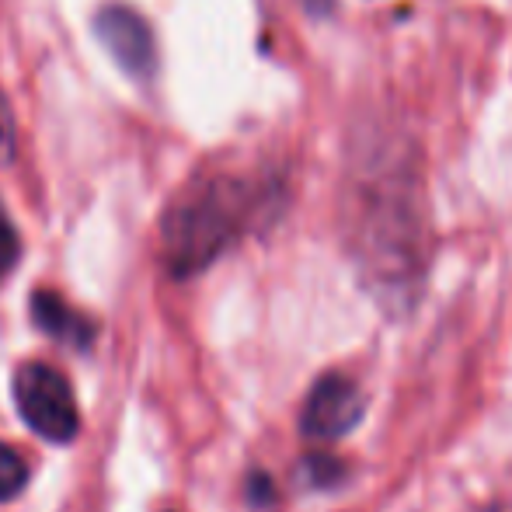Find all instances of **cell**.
Wrapping results in <instances>:
<instances>
[{
	"mask_svg": "<svg viewBox=\"0 0 512 512\" xmlns=\"http://www.w3.org/2000/svg\"><path fill=\"white\" fill-rule=\"evenodd\" d=\"M352 251L377 304L411 307L425 269V223L411 178L384 175L356 199Z\"/></svg>",
	"mask_w": 512,
	"mask_h": 512,
	"instance_id": "cell-1",
	"label": "cell"
},
{
	"mask_svg": "<svg viewBox=\"0 0 512 512\" xmlns=\"http://www.w3.org/2000/svg\"><path fill=\"white\" fill-rule=\"evenodd\" d=\"M258 199L262 189L234 175H213L189 185L161 223V255L171 276H196L216 262L244 234L258 213Z\"/></svg>",
	"mask_w": 512,
	"mask_h": 512,
	"instance_id": "cell-2",
	"label": "cell"
},
{
	"mask_svg": "<svg viewBox=\"0 0 512 512\" xmlns=\"http://www.w3.org/2000/svg\"><path fill=\"white\" fill-rule=\"evenodd\" d=\"M14 405L32 432L49 443H70L81 432V408L74 387L56 366L21 363L14 373Z\"/></svg>",
	"mask_w": 512,
	"mask_h": 512,
	"instance_id": "cell-3",
	"label": "cell"
},
{
	"mask_svg": "<svg viewBox=\"0 0 512 512\" xmlns=\"http://www.w3.org/2000/svg\"><path fill=\"white\" fill-rule=\"evenodd\" d=\"M366 411V398L359 384L345 373H324L314 387H310L304 408H300V432L307 439H342L359 425Z\"/></svg>",
	"mask_w": 512,
	"mask_h": 512,
	"instance_id": "cell-4",
	"label": "cell"
},
{
	"mask_svg": "<svg viewBox=\"0 0 512 512\" xmlns=\"http://www.w3.org/2000/svg\"><path fill=\"white\" fill-rule=\"evenodd\" d=\"M95 35L129 77H154L157 39L140 11L129 4H105L95 14Z\"/></svg>",
	"mask_w": 512,
	"mask_h": 512,
	"instance_id": "cell-5",
	"label": "cell"
},
{
	"mask_svg": "<svg viewBox=\"0 0 512 512\" xmlns=\"http://www.w3.org/2000/svg\"><path fill=\"white\" fill-rule=\"evenodd\" d=\"M32 317L46 335L60 338L63 345H74V349H88L95 338V324L49 290H39L32 297Z\"/></svg>",
	"mask_w": 512,
	"mask_h": 512,
	"instance_id": "cell-6",
	"label": "cell"
},
{
	"mask_svg": "<svg viewBox=\"0 0 512 512\" xmlns=\"http://www.w3.org/2000/svg\"><path fill=\"white\" fill-rule=\"evenodd\" d=\"M28 485V464L14 446L0 443V502H11L25 492Z\"/></svg>",
	"mask_w": 512,
	"mask_h": 512,
	"instance_id": "cell-7",
	"label": "cell"
},
{
	"mask_svg": "<svg viewBox=\"0 0 512 512\" xmlns=\"http://www.w3.org/2000/svg\"><path fill=\"white\" fill-rule=\"evenodd\" d=\"M18 258H21V237H18V230H14L7 209L0 206V279L11 276V269L18 265Z\"/></svg>",
	"mask_w": 512,
	"mask_h": 512,
	"instance_id": "cell-8",
	"label": "cell"
},
{
	"mask_svg": "<svg viewBox=\"0 0 512 512\" xmlns=\"http://www.w3.org/2000/svg\"><path fill=\"white\" fill-rule=\"evenodd\" d=\"M18 147V126H14V112L7 105V95L0 91V164H7Z\"/></svg>",
	"mask_w": 512,
	"mask_h": 512,
	"instance_id": "cell-9",
	"label": "cell"
}]
</instances>
